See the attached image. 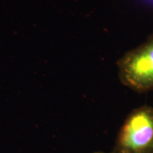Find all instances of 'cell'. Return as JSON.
<instances>
[{
    "label": "cell",
    "mask_w": 153,
    "mask_h": 153,
    "mask_svg": "<svg viewBox=\"0 0 153 153\" xmlns=\"http://www.w3.org/2000/svg\"><path fill=\"white\" fill-rule=\"evenodd\" d=\"M94 153H106V152H94ZM111 153V152H110Z\"/></svg>",
    "instance_id": "3"
},
{
    "label": "cell",
    "mask_w": 153,
    "mask_h": 153,
    "mask_svg": "<svg viewBox=\"0 0 153 153\" xmlns=\"http://www.w3.org/2000/svg\"><path fill=\"white\" fill-rule=\"evenodd\" d=\"M151 1H153V0H151Z\"/></svg>",
    "instance_id": "4"
},
{
    "label": "cell",
    "mask_w": 153,
    "mask_h": 153,
    "mask_svg": "<svg viewBox=\"0 0 153 153\" xmlns=\"http://www.w3.org/2000/svg\"><path fill=\"white\" fill-rule=\"evenodd\" d=\"M111 153H153V107L145 105L130 113Z\"/></svg>",
    "instance_id": "1"
},
{
    "label": "cell",
    "mask_w": 153,
    "mask_h": 153,
    "mask_svg": "<svg viewBox=\"0 0 153 153\" xmlns=\"http://www.w3.org/2000/svg\"><path fill=\"white\" fill-rule=\"evenodd\" d=\"M117 67L124 86L138 93L153 91V33L120 58Z\"/></svg>",
    "instance_id": "2"
}]
</instances>
